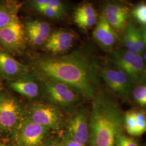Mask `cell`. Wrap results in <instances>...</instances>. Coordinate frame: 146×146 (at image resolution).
<instances>
[{"mask_svg": "<svg viewBox=\"0 0 146 146\" xmlns=\"http://www.w3.org/2000/svg\"><path fill=\"white\" fill-rule=\"evenodd\" d=\"M28 68L41 81L65 84L86 99H93L99 92L101 67L88 49L81 48L61 56H37Z\"/></svg>", "mask_w": 146, "mask_h": 146, "instance_id": "cell-1", "label": "cell"}, {"mask_svg": "<svg viewBox=\"0 0 146 146\" xmlns=\"http://www.w3.org/2000/svg\"><path fill=\"white\" fill-rule=\"evenodd\" d=\"M124 114L113 96L104 91L98 92L93 99L89 117L90 146H115L125 129Z\"/></svg>", "mask_w": 146, "mask_h": 146, "instance_id": "cell-2", "label": "cell"}, {"mask_svg": "<svg viewBox=\"0 0 146 146\" xmlns=\"http://www.w3.org/2000/svg\"><path fill=\"white\" fill-rule=\"evenodd\" d=\"M110 60L114 66L125 73L131 84H146V66L140 54L116 49L110 52Z\"/></svg>", "mask_w": 146, "mask_h": 146, "instance_id": "cell-3", "label": "cell"}, {"mask_svg": "<svg viewBox=\"0 0 146 146\" xmlns=\"http://www.w3.org/2000/svg\"><path fill=\"white\" fill-rule=\"evenodd\" d=\"M24 117L20 101L11 94L0 90V132L13 135Z\"/></svg>", "mask_w": 146, "mask_h": 146, "instance_id": "cell-4", "label": "cell"}, {"mask_svg": "<svg viewBox=\"0 0 146 146\" xmlns=\"http://www.w3.org/2000/svg\"><path fill=\"white\" fill-rule=\"evenodd\" d=\"M39 125L53 131H58L62 127L63 116L54 105L35 103L31 104L27 116Z\"/></svg>", "mask_w": 146, "mask_h": 146, "instance_id": "cell-5", "label": "cell"}, {"mask_svg": "<svg viewBox=\"0 0 146 146\" xmlns=\"http://www.w3.org/2000/svg\"><path fill=\"white\" fill-rule=\"evenodd\" d=\"M49 130L24 116L13 137L16 146H41Z\"/></svg>", "mask_w": 146, "mask_h": 146, "instance_id": "cell-6", "label": "cell"}, {"mask_svg": "<svg viewBox=\"0 0 146 146\" xmlns=\"http://www.w3.org/2000/svg\"><path fill=\"white\" fill-rule=\"evenodd\" d=\"M26 47L23 26L19 18L0 31V48L12 55H19Z\"/></svg>", "mask_w": 146, "mask_h": 146, "instance_id": "cell-7", "label": "cell"}, {"mask_svg": "<svg viewBox=\"0 0 146 146\" xmlns=\"http://www.w3.org/2000/svg\"><path fill=\"white\" fill-rule=\"evenodd\" d=\"M101 78L111 93L119 98L125 100L131 90V84L125 73L115 66L101 68Z\"/></svg>", "mask_w": 146, "mask_h": 146, "instance_id": "cell-8", "label": "cell"}, {"mask_svg": "<svg viewBox=\"0 0 146 146\" xmlns=\"http://www.w3.org/2000/svg\"><path fill=\"white\" fill-rule=\"evenodd\" d=\"M42 82L48 99L54 104L67 107L74 104L78 100L80 95L65 84L51 81Z\"/></svg>", "mask_w": 146, "mask_h": 146, "instance_id": "cell-9", "label": "cell"}, {"mask_svg": "<svg viewBox=\"0 0 146 146\" xmlns=\"http://www.w3.org/2000/svg\"><path fill=\"white\" fill-rule=\"evenodd\" d=\"M67 135L74 141L86 146L88 143V120L85 111L80 110L69 119Z\"/></svg>", "mask_w": 146, "mask_h": 146, "instance_id": "cell-10", "label": "cell"}, {"mask_svg": "<svg viewBox=\"0 0 146 146\" xmlns=\"http://www.w3.org/2000/svg\"><path fill=\"white\" fill-rule=\"evenodd\" d=\"M29 72L28 66L0 48V75L2 79L11 82L25 76Z\"/></svg>", "mask_w": 146, "mask_h": 146, "instance_id": "cell-11", "label": "cell"}, {"mask_svg": "<svg viewBox=\"0 0 146 146\" xmlns=\"http://www.w3.org/2000/svg\"><path fill=\"white\" fill-rule=\"evenodd\" d=\"M93 35L98 44L107 52L113 50L118 39L116 31L110 25L103 14L97 22Z\"/></svg>", "mask_w": 146, "mask_h": 146, "instance_id": "cell-12", "label": "cell"}, {"mask_svg": "<svg viewBox=\"0 0 146 146\" xmlns=\"http://www.w3.org/2000/svg\"><path fill=\"white\" fill-rule=\"evenodd\" d=\"M76 38L74 32L57 30L51 33L44 44L45 49L54 54H62L72 47Z\"/></svg>", "mask_w": 146, "mask_h": 146, "instance_id": "cell-13", "label": "cell"}, {"mask_svg": "<svg viewBox=\"0 0 146 146\" xmlns=\"http://www.w3.org/2000/svg\"><path fill=\"white\" fill-rule=\"evenodd\" d=\"M9 85L12 90L28 98H35L40 94L38 84L35 81L25 78L24 76L9 82Z\"/></svg>", "mask_w": 146, "mask_h": 146, "instance_id": "cell-14", "label": "cell"}, {"mask_svg": "<svg viewBox=\"0 0 146 146\" xmlns=\"http://www.w3.org/2000/svg\"><path fill=\"white\" fill-rule=\"evenodd\" d=\"M20 6V3L16 1H0V31L19 19Z\"/></svg>", "mask_w": 146, "mask_h": 146, "instance_id": "cell-15", "label": "cell"}, {"mask_svg": "<svg viewBox=\"0 0 146 146\" xmlns=\"http://www.w3.org/2000/svg\"><path fill=\"white\" fill-rule=\"evenodd\" d=\"M103 14L107 21L115 31H125L128 24V19L116 15L107 11H104Z\"/></svg>", "mask_w": 146, "mask_h": 146, "instance_id": "cell-16", "label": "cell"}, {"mask_svg": "<svg viewBox=\"0 0 146 146\" xmlns=\"http://www.w3.org/2000/svg\"><path fill=\"white\" fill-rule=\"evenodd\" d=\"M26 28L36 32L47 40L51 33L50 25L46 22L43 21H29L27 23Z\"/></svg>", "mask_w": 146, "mask_h": 146, "instance_id": "cell-17", "label": "cell"}, {"mask_svg": "<svg viewBox=\"0 0 146 146\" xmlns=\"http://www.w3.org/2000/svg\"><path fill=\"white\" fill-rule=\"evenodd\" d=\"M104 11L110 12L114 15L128 19L129 15V8L125 5L117 3H108L104 7Z\"/></svg>", "mask_w": 146, "mask_h": 146, "instance_id": "cell-18", "label": "cell"}, {"mask_svg": "<svg viewBox=\"0 0 146 146\" xmlns=\"http://www.w3.org/2000/svg\"><path fill=\"white\" fill-rule=\"evenodd\" d=\"M133 26V23H128L125 29V34L123 36V42L128 52L134 54H137L139 53L137 50L134 38Z\"/></svg>", "mask_w": 146, "mask_h": 146, "instance_id": "cell-19", "label": "cell"}, {"mask_svg": "<svg viewBox=\"0 0 146 146\" xmlns=\"http://www.w3.org/2000/svg\"><path fill=\"white\" fill-rule=\"evenodd\" d=\"M124 127L128 134L136 136V127L134 110H129L124 114Z\"/></svg>", "mask_w": 146, "mask_h": 146, "instance_id": "cell-20", "label": "cell"}, {"mask_svg": "<svg viewBox=\"0 0 146 146\" xmlns=\"http://www.w3.org/2000/svg\"><path fill=\"white\" fill-rule=\"evenodd\" d=\"M135 102L142 107H146V84H137L132 90Z\"/></svg>", "mask_w": 146, "mask_h": 146, "instance_id": "cell-21", "label": "cell"}, {"mask_svg": "<svg viewBox=\"0 0 146 146\" xmlns=\"http://www.w3.org/2000/svg\"><path fill=\"white\" fill-rule=\"evenodd\" d=\"M31 4L35 9L41 8H51L65 11L62 2L58 0H35L31 2Z\"/></svg>", "mask_w": 146, "mask_h": 146, "instance_id": "cell-22", "label": "cell"}, {"mask_svg": "<svg viewBox=\"0 0 146 146\" xmlns=\"http://www.w3.org/2000/svg\"><path fill=\"white\" fill-rule=\"evenodd\" d=\"M97 15L96 11L91 3H86L78 7L74 12V19Z\"/></svg>", "mask_w": 146, "mask_h": 146, "instance_id": "cell-23", "label": "cell"}, {"mask_svg": "<svg viewBox=\"0 0 146 146\" xmlns=\"http://www.w3.org/2000/svg\"><path fill=\"white\" fill-rule=\"evenodd\" d=\"M136 127V136L141 135L146 132V113L139 110H134Z\"/></svg>", "mask_w": 146, "mask_h": 146, "instance_id": "cell-24", "label": "cell"}, {"mask_svg": "<svg viewBox=\"0 0 146 146\" xmlns=\"http://www.w3.org/2000/svg\"><path fill=\"white\" fill-rule=\"evenodd\" d=\"M74 20L80 28L84 31H86L96 25L98 17L97 16H94L90 17L74 18Z\"/></svg>", "mask_w": 146, "mask_h": 146, "instance_id": "cell-25", "label": "cell"}, {"mask_svg": "<svg viewBox=\"0 0 146 146\" xmlns=\"http://www.w3.org/2000/svg\"><path fill=\"white\" fill-rule=\"evenodd\" d=\"M133 14L140 23L146 25V3H142L136 5L133 11Z\"/></svg>", "mask_w": 146, "mask_h": 146, "instance_id": "cell-26", "label": "cell"}, {"mask_svg": "<svg viewBox=\"0 0 146 146\" xmlns=\"http://www.w3.org/2000/svg\"><path fill=\"white\" fill-rule=\"evenodd\" d=\"M42 14L49 18L58 19L63 17L64 15V11L51 8H41L36 9Z\"/></svg>", "mask_w": 146, "mask_h": 146, "instance_id": "cell-27", "label": "cell"}, {"mask_svg": "<svg viewBox=\"0 0 146 146\" xmlns=\"http://www.w3.org/2000/svg\"><path fill=\"white\" fill-rule=\"evenodd\" d=\"M133 36H134V38L137 50L138 52V53L141 55V53L143 52L145 50V45L143 43V38L142 36L141 30L138 29L133 24Z\"/></svg>", "mask_w": 146, "mask_h": 146, "instance_id": "cell-28", "label": "cell"}, {"mask_svg": "<svg viewBox=\"0 0 146 146\" xmlns=\"http://www.w3.org/2000/svg\"><path fill=\"white\" fill-rule=\"evenodd\" d=\"M26 29L27 36L31 43L35 46H41L45 43L47 39L36 32L29 29Z\"/></svg>", "mask_w": 146, "mask_h": 146, "instance_id": "cell-29", "label": "cell"}, {"mask_svg": "<svg viewBox=\"0 0 146 146\" xmlns=\"http://www.w3.org/2000/svg\"><path fill=\"white\" fill-rule=\"evenodd\" d=\"M139 146L135 140L129 136L122 133L118 136L115 146Z\"/></svg>", "mask_w": 146, "mask_h": 146, "instance_id": "cell-30", "label": "cell"}, {"mask_svg": "<svg viewBox=\"0 0 146 146\" xmlns=\"http://www.w3.org/2000/svg\"><path fill=\"white\" fill-rule=\"evenodd\" d=\"M60 142L61 146H86L78 142L74 141L67 134L63 136L61 141Z\"/></svg>", "mask_w": 146, "mask_h": 146, "instance_id": "cell-31", "label": "cell"}, {"mask_svg": "<svg viewBox=\"0 0 146 146\" xmlns=\"http://www.w3.org/2000/svg\"><path fill=\"white\" fill-rule=\"evenodd\" d=\"M41 146H61L60 142L55 139H50L42 144Z\"/></svg>", "mask_w": 146, "mask_h": 146, "instance_id": "cell-32", "label": "cell"}, {"mask_svg": "<svg viewBox=\"0 0 146 146\" xmlns=\"http://www.w3.org/2000/svg\"><path fill=\"white\" fill-rule=\"evenodd\" d=\"M141 32L143 43H144L145 46H146V25L142 26Z\"/></svg>", "mask_w": 146, "mask_h": 146, "instance_id": "cell-33", "label": "cell"}, {"mask_svg": "<svg viewBox=\"0 0 146 146\" xmlns=\"http://www.w3.org/2000/svg\"><path fill=\"white\" fill-rule=\"evenodd\" d=\"M0 146H14V145H11L9 144H7V143H5V142H3L2 141H0Z\"/></svg>", "mask_w": 146, "mask_h": 146, "instance_id": "cell-34", "label": "cell"}, {"mask_svg": "<svg viewBox=\"0 0 146 146\" xmlns=\"http://www.w3.org/2000/svg\"><path fill=\"white\" fill-rule=\"evenodd\" d=\"M143 60H144V61H146V52H145V54H144V55H143Z\"/></svg>", "mask_w": 146, "mask_h": 146, "instance_id": "cell-35", "label": "cell"}, {"mask_svg": "<svg viewBox=\"0 0 146 146\" xmlns=\"http://www.w3.org/2000/svg\"><path fill=\"white\" fill-rule=\"evenodd\" d=\"M2 78H1V75H0V86H1V80H2Z\"/></svg>", "mask_w": 146, "mask_h": 146, "instance_id": "cell-36", "label": "cell"}]
</instances>
